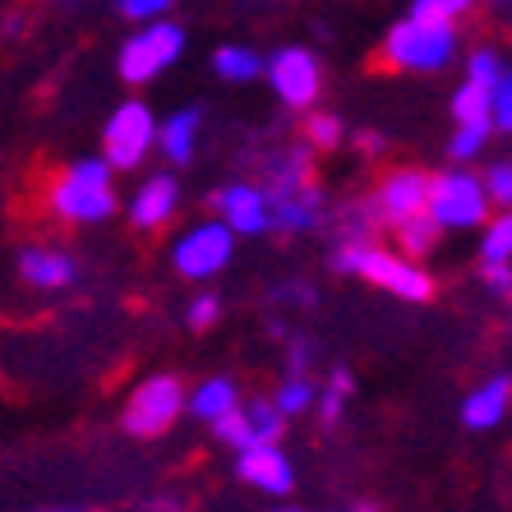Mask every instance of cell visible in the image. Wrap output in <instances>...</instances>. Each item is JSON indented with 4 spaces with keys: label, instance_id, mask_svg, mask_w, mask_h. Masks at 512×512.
Segmentation results:
<instances>
[{
    "label": "cell",
    "instance_id": "1",
    "mask_svg": "<svg viewBox=\"0 0 512 512\" xmlns=\"http://www.w3.org/2000/svg\"><path fill=\"white\" fill-rule=\"evenodd\" d=\"M333 268L346 277H360V282L383 286L388 296L411 300V305H425L434 296V277L420 268L416 259L388 250L379 240H342L333 254Z\"/></svg>",
    "mask_w": 512,
    "mask_h": 512
},
{
    "label": "cell",
    "instance_id": "2",
    "mask_svg": "<svg viewBox=\"0 0 512 512\" xmlns=\"http://www.w3.org/2000/svg\"><path fill=\"white\" fill-rule=\"evenodd\" d=\"M111 180H116V171L102 157H79V162H70V167L51 180L47 208L60 222H70V227H97V222L116 217V208H120Z\"/></svg>",
    "mask_w": 512,
    "mask_h": 512
},
{
    "label": "cell",
    "instance_id": "3",
    "mask_svg": "<svg viewBox=\"0 0 512 512\" xmlns=\"http://www.w3.org/2000/svg\"><path fill=\"white\" fill-rule=\"evenodd\" d=\"M457 56V24H429V19H411L388 28L383 37V65H393L402 74H434L448 70Z\"/></svg>",
    "mask_w": 512,
    "mask_h": 512
},
{
    "label": "cell",
    "instance_id": "4",
    "mask_svg": "<svg viewBox=\"0 0 512 512\" xmlns=\"http://www.w3.org/2000/svg\"><path fill=\"white\" fill-rule=\"evenodd\" d=\"M425 217L439 231H476L489 222V194L471 167H448L429 176Z\"/></svg>",
    "mask_w": 512,
    "mask_h": 512
},
{
    "label": "cell",
    "instance_id": "5",
    "mask_svg": "<svg viewBox=\"0 0 512 512\" xmlns=\"http://www.w3.org/2000/svg\"><path fill=\"white\" fill-rule=\"evenodd\" d=\"M180 51H185V28L176 19H153V24H139V33L120 47L116 70L125 84H153L157 74L176 65Z\"/></svg>",
    "mask_w": 512,
    "mask_h": 512
},
{
    "label": "cell",
    "instance_id": "6",
    "mask_svg": "<svg viewBox=\"0 0 512 512\" xmlns=\"http://www.w3.org/2000/svg\"><path fill=\"white\" fill-rule=\"evenodd\" d=\"M180 416H185V383L176 374H153L130 393V402L120 411V425L134 439H162Z\"/></svg>",
    "mask_w": 512,
    "mask_h": 512
},
{
    "label": "cell",
    "instance_id": "7",
    "mask_svg": "<svg viewBox=\"0 0 512 512\" xmlns=\"http://www.w3.org/2000/svg\"><path fill=\"white\" fill-rule=\"evenodd\" d=\"M157 143V116L148 102H139V97H130V102H120L116 111H111L107 130H102V162H107L111 171H134L143 167V157L153 153Z\"/></svg>",
    "mask_w": 512,
    "mask_h": 512
},
{
    "label": "cell",
    "instance_id": "8",
    "mask_svg": "<svg viewBox=\"0 0 512 512\" xmlns=\"http://www.w3.org/2000/svg\"><path fill=\"white\" fill-rule=\"evenodd\" d=\"M263 79L277 93V102L291 111H310L323 93V65L305 47H277L263 60Z\"/></svg>",
    "mask_w": 512,
    "mask_h": 512
},
{
    "label": "cell",
    "instance_id": "9",
    "mask_svg": "<svg viewBox=\"0 0 512 512\" xmlns=\"http://www.w3.org/2000/svg\"><path fill=\"white\" fill-rule=\"evenodd\" d=\"M231 254H236V236H231L217 217H208V222H194V227L176 240L171 263H176L180 277H190V282H208V277L227 273Z\"/></svg>",
    "mask_w": 512,
    "mask_h": 512
},
{
    "label": "cell",
    "instance_id": "10",
    "mask_svg": "<svg viewBox=\"0 0 512 512\" xmlns=\"http://www.w3.org/2000/svg\"><path fill=\"white\" fill-rule=\"evenodd\" d=\"M263 199H268V231H286V236L323 227V217H328V199H323V190L314 180L268 185Z\"/></svg>",
    "mask_w": 512,
    "mask_h": 512
},
{
    "label": "cell",
    "instance_id": "11",
    "mask_svg": "<svg viewBox=\"0 0 512 512\" xmlns=\"http://www.w3.org/2000/svg\"><path fill=\"white\" fill-rule=\"evenodd\" d=\"M282 425L286 420L277 416V406L268 397H254V402H240L231 416H222L213 425L217 443H231V448H259V443H277L282 439Z\"/></svg>",
    "mask_w": 512,
    "mask_h": 512
},
{
    "label": "cell",
    "instance_id": "12",
    "mask_svg": "<svg viewBox=\"0 0 512 512\" xmlns=\"http://www.w3.org/2000/svg\"><path fill=\"white\" fill-rule=\"evenodd\" d=\"M425 194H429V176L416 167H397L379 180L374 190V213H379L383 227H402L411 217L425 213Z\"/></svg>",
    "mask_w": 512,
    "mask_h": 512
},
{
    "label": "cell",
    "instance_id": "13",
    "mask_svg": "<svg viewBox=\"0 0 512 512\" xmlns=\"http://www.w3.org/2000/svg\"><path fill=\"white\" fill-rule=\"evenodd\" d=\"M213 213L231 236H263L268 231V199H263V185H254V180L222 185L213 194Z\"/></svg>",
    "mask_w": 512,
    "mask_h": 512
},
{
    "label": "cell",
    "instance_id": "14",
    "mask_svg": "<svg viewBox=\"0 0 512 512\" xmlns=\"http://www.w3.org/2000/svg\"><path fill=\"white\" fill-rule=\"evenodd\" d=\"M236 476L245 480V485L263 489V494H273V499H286V494L296 489V466H291V457H286L277 443L240 448L236 453Z\"/></svg>",
    "mask_w": 512,
    "mask_h": 512
},
{
    "label": "cell",
    "instance_id": "15",
    "mask_svg": "<svg viewBox=\"0 0 512 512\" xmlns=\"http://www.w3.org/2000/svg\"><path fill=\"white\" fill-rule=\"evenodd\" d=\"M176 208H180V180L171 176V171H157V176H148L134 190V199H130V222L139 231H162L176 217Z\"/></svg>",
    "mask_w": 512,
    "mask_h": 512
},
{
    "label": "cell",
    "instance_id": "16",
    "mask_svg": "<svg viewBox=\"0 0 512 512\" xmlns=\"http://www.w3.org/2000/svg\"><path fill=\"white\" fill-rule=\"evenodd\" d=\"M480 277L499 300H508L512 291V217L499 213L485 222L480 236Z\"/></svg>",
    "mask_w": 512,
    "mask_h": 512
},
{
    "label": "cell",
    "instance_id": "17",
    "mask_svg": "<svg viewBox=\"0 0 512 512\" xmlns=\"http://www.w3.org/2000/svg\"><path fill=\"white\" fill-rule=\"evenodd\" d=\"M19 277L37 291H65L79 282V259L65 250H51V245H28L19 254Z\"/></svg>",
    "mask_w": 512,
    "mask_h": 512
},
{
    "label": "cell",
    "instance_id": "18",
    "mask_svg": "<svg viewBox=\"0 0 512 512\" xmlns=\"http://www.w3.org/2000/svg\"><path fill=\"white\" fill-rule=\"evenodd\" d=\"M199 130H203V111L199 107H180V111H171V116L157 125V148H162V157H167L171 167L194 162Z\"/></svg>",
    "mask_w": 512,
    "mask_h": 512
},
{
    "label": "cell",
    "instance_id": "19",
    "mask_svg": "<svg viewBox=\"0 0 512 512\" xmlns=\"http://www.w3.org/2000/svg\"><path fill=\"white\" fill-rule=\"evenodd\" d=\"M508 402H512V379L508 374H494L476 388V393L462 402V425L466 429H494L503 416H508Z\"/></svg>",
    "mask_w": 512,
    "mask_h": 512
},
{
    "label": "cell",
    "instance_id": "20",
    "mask_svg": "<svg viewBox=\"0 0 512 512\" xmlns=\"http://www.w3.org/2000/svg\"><path fill=\"white\" fill-rule=\"evenodd\" d=\"M240 406V388L236 379H203L194 393H185V411H190L194 420H203V425H217L222 416H231Z\"/></svg>",
    "mask_w": 512,
    "mask_h": 512
},
{
    "label": "cell",
    "instance_id": "21",
    "mask_svg": "<svg viewBox=\"0 0 512 512\" xmlns=\"http://www.w3.org/2000/svg\"><path fill=\"white\" fill-rule=\"evenodd\" d=\"M213 74L217 79H227V84H250V79L263 74V56L254 47H217Z\"/></svg>",
    "mask_w": 512,
    "mask_h": 512
},
{
    "label": "cell",
    "instance_id": "22",
    "mask_svg": "<svg viewBox=\"0 0 512 512\" xmlns=\"http://www.w3.org/2000/svg\"><path fill=\"white\" fill-rule=\"evenodd\" d=\"M346 402H351V374H346V370H333L323 388H314V406H310V411H319V425H323V429H333L337 420H342Z\"/></svg>",
    "mask_w": 512,
    "mask_h": 512
},
{
    "label": "cell",
    "instance_id": "23",
    "mask_svg": "<svg viewBox=\"0 0 512 512\" xmlns=\"http://www.w3.org/2000/svg\"><path fill=\"white\" fill-rule=\"evenodd\" d=\"M397 231V254H406V259H429V254H434V245H439V236L443 231L434 227V222H429L425 213L420 217H411V222H402V227H393Z\"/></svg>",
    "mask_w": 512,
    "mask_h": 512
},
{
    "label": "cell",
    "instance_id": "24",
    "mask_svg": "<svg viewBox=\"0 0 512 512\" xmlns=\"http://www.w3.org/2000/svg\"><path fill=\"white\" fill-rule=\"evenodd\" d=\"M448 111H453V125H489V88L462 79V84L453 88ZM489 130H494V125H489Z\"/></svg>",
    "mask_w": 512,
    "mask_h": 512
},
{
    "label": "cell",
    "instance_id": "25",
    "mask_svg": "<svg viewBox=\"0 0 512 512\" xmlns=\"http://www.w3.org/2000/svg\"><path fill=\"white\" fill-rule=\"evenodd\" d=\"M273 406H277V416H305L314 406V383L310 374H286L282 383H277V393H273Z\"/></svg>",
    "mask_w": 512,
    "mask_h": 512
},
{
    "label": "cell",
    "instance_id": "26",
    "mask_svg": "<svg viewBox=\"0 0 512 512\" xmlns=\"http://www.w3.org/2000/svg\"><path fill=\"white\" fill-rule=\"evenodd\" d=\"M489 125H453V139H448V157H453V167H466V162H476L485 153L489 143Z\"/></svg>",
    "mask_w": 512,
    "mask_h": 512
},
{
    "label": "cell",
    "instance_id": "27",
    "mask_svg": "<svg viewBox=\"0 0 512 512\" xmlns=\"http://www.w3.org/2000/svg\"><path fill=\"white\" fill-rule=\"evenodd\" d=\"M476 10V0H411V19H429V24H462Z\"/></svg>",
    "mask_w": 512,
    "mask_h": 512
},
{
    "label": "cell",
    "instance_id": "28",
    "mask_svg": "<svg viewBox=\"0 0 512 512\" xmlns=\"http://www.w3.org/2000/svg\"><path fill=\"white\" fill-rule=\"evenodd\" d=\"M374 227H379L374 199H356L342 208V240H374Z\"/></svg>",
    "mask_w": 512,
    "mask_h": 512
},
{
    "label": "cell",
    "instance_id": "29",
    "mask_svg": "<svg viewBox=\"0 0 512 512\" xmlns=\"http://www.w3.org/2000/svg\"><path fill=\"white\" fill-rule=\"evenodd\" d=\"M342 120L333 111H310L305 116V148H342Z\"/></svg>",
    "mask_w": 512,
    "mask_h": 512
},
{
    "label": "cell",
    "instance_id": "30",
    "mask_svg": "<svg viewBox=\"0 0 512 512\" xmlns=\"http://www.w3.org/2000/svg\"><path fill=\"white\" fill-rule=\"evenodd\" d=\"M508 70L503 65V56L494 47H476L471 56H466V84H480V88H494V79Z\"/></svg>",
    "mask_w": 512,
    "mask_h": 512
},
{
    "label": "cell",
    "instance_id": "31",
    "mask_svg": "<svg viewBox=\"0 0 512 512\" xmlns=\"http://www.w3.org/2000/svg\"><path fill=\"white\" fill-rule=\"evenodd\" d=\"M489 125H494V134L512 130V74L508 70H503L499 79H494V88H489Z\"/></svg>",
    "mask_w": 512,
    "mask_h": 512
},
{
    "label": "cell",
    "instance_id": "32",
    "mask_svg": "<svg viewBox=\"0 0 512 512\" xmlns=\"http://www.w3.org/2000/svg\"><path fill=\"white\" fill-rule=\"evenodd\" d=\"M480 185H485L489 203H499V208H508V199H512V162H508V157H499V162H489V171L480 176Z\"/></svg>",
    "mask_w": 512,
    "mask_h": 512
},
{
    "label": "cell",
    "instance_id": "33",
    "mask_svg": "<svg viewBox=\"0 0 512 512\" xmlns=\"http://www.w3.org/2000/svg\"><path fill=\"white\" fill-rule=\"evenodd\" d=\"M217 319H222V300L217 296H194V305L185 310V323H190L194 333H208Z\"/></svg>",
    "mask_w": 512,
    "mask_h": 512
},
{
    "label": "cell",
    "instance_id": "34",
    "mask_svg": "<svg viewBox=\"0 0 512 512\" xmlns=\"http://www.w3.org/2000/svg\"><path fill=\"white\" fill-rule=\"evenodd\" d=\"M176 0H120V14L134 19V24H153V19H167V10Z\"/></svg>",
    "mask_w": 512,
    "mask_h": 512
},
{
    "label": "cell",
    "instance_id": "35",
    "mask_svg": "<svg viewBox=\"0 0 512 512\" xmlns=\"http://www.w3.org/2000/svg\"><path fill=\"white\" fill-rule=\"evenodd\" d=\"M310 365H314V346L305 337H296L286 346V374H310Z\"/></svg>",
    "mask_w": 512,
    "mask_h": 512
},
{
    "label": "cell",
    "instance_id": "36",
    "mask_svg": "<svg viewBox=\"0 0 512 512\" xmlns=\"http://www.w3.org/2000/svg\"><path fill=\"white\" fill-rule=\"evenodd\" d=\"M47 512H88V508H47Z\"/></svg>",
    "mask_w": 512,
    "mask_h": 512
},
{
    "label": "cell",
    "instance_id": "37",
    "mask_svg": "<svg viewBox=\"0 0 512 512\" xmlns=\"http://www.w3.org/2000/svg\"><path fill=\"white\" fill-rule=\"evenodd\" d=\"M351 512H374V508H365V503H360V508H351Z\"/></svg>",
    "mask_w": 512,
    "mask_h": 512
},
{
    "label": "cell",
    "instance_id": "38",
    "mask_svg": "<svg viewBox=\"0 0 512 512\" xmlns=\"http://www.w3.org/2000/svg\"><path fill=\"white\" fill-rule=\"evenodd\" d=\"M489 5H508V0H489Z\"/></svg>",
    "mask_w": 512,
    "mask_h": 512
},
{
    "label": "cell",
    "instance_id": "39",
    "mask_svg": "<svg viewBox=\"0 0 512 512\" xmlns=\"http://www.w3.org/2000/svg\"><path fill=\"white\" fill-rule=\"evenodd\" d=\"M282 512H300V508H282Z\"/></svg>",
    "mask_w": 512,
    "mask_h": 512
},
{
    "label": "cell",
    "instance_id": "40",
    "mask_svg": "<svg viewBox=\"0 0 512 512\" xmlns=\"http://www.w3.org/2000/svg\"><path fill=\"white\" fill-rule=\"evenodd\" d=\"M116 5H120V0H116Z\"/></svg>",
    "mask_w": 512,
    "mask_h": 512
}]
</instances>
